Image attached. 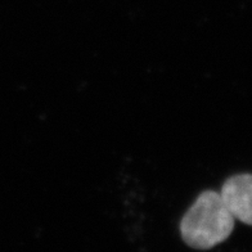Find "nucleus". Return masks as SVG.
Returning <instances> with one entry per match:
<instances>
[{"instance_id": "f257e3e1", "label": "nucleus", "mask_w": 252, "mask_h": 252, "mask_svg": "<svg viewBox=\"0 0 252 252\" xmlns=\"http://www.w3.org/2000/svg\"><path fill=\"white\" fill-rule=\"evenodd\" d=\"M236 219L228 211L219 192L203 190L180 221L183 241L194 250H210L232 234Z\"/></svg>"}, {"instance_id": "f03ea898", "label": "nucleus", "mask_w": 252, "mask_h": 252, "mask_svg": "<svg viewBox=\"0 0 252 252\" xmlns=\"http://www.w3.org/2000/svg\"><path fill=\"white\" fill-rule=\"evenodd\" d=\"M222 203L236 220L246 225L252 222V175L250 173L229 176L219 192Z\"/></svg>"}]
</instances>
